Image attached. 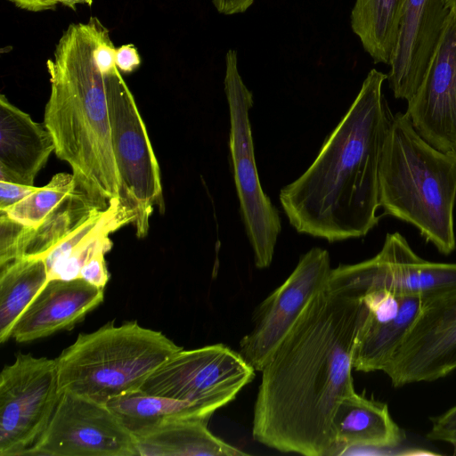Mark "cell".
I'll return each mask as SVG.
<instances>
[{"mask_svg":"<svg viewBox=\"0 0 456 456\" xmlns=\"http://www.w3.org/2000/svg\"><path fill=\"white\" fill-rule=\"evenodd\" d=\"M366 315L361 297L328 284L312 298L261 370L256 441L281 452L331 455L336 409L355 391L353 355Z\"/></svg>","mask_w":456,"mask_h":456,"instance_id":"6da1fadb","label":"cell"},{"mask_svg":"<svg viewBox=\"0 0 456 456\" xmlns=\"http://www.w3.org/2000/svg\"><path fill=\"white\" fill-rule=\"evenodd\" d=\"M387 74L372 69L317 157L280 191L299 233L335 242L366 235L378 224L379 165L393 114L382 93Z\"/></svg>","mask_w":456,"mask_h":456,"instance_id":"7a4b0ae2","label":"cell"},{"mask_svg":"<svg viewBox=\"0 0 456 456\" xmlns=\"http://www.w3.org/2000/svg\"><path fill=\"white\" fill-rule=\"evenodd\" d=\"M116 50L109 29L92 16L69 24L46 61L51 91L44 124L56 156L72 169L75 191L101 209L120 198L106 86Z\"/></svg>","mask_w":456,"mask_h":456,"instance_id":"3957f363","label":"cell"},{"mask_svg":"<svg viewBox=\"0 0 456 456\" xmlns=\"http://www.w3.org/2000/svg\"><path fill=\"white\" fill-rule=\"evenodd\" d=\"M379 207L415 226L437 250L456 248V154L427 142L405 113L393 115L379 173Z\"/></svg>","mask_w":456,"mask_h":456,"instance_id":"277c9868","label":"cell"},{"mask_svg":"<svg viewBox=\"0 0 456 456\" xmlns=\"http://www.w3.org/2000/svg\"><path fill=\"white\" fill-rule=\"evenodd\" d=\"M183 349L162 332L136 321L110 322L80 333L55 358L61 392L68 391L106 404L139 390L146 379Z\"/></svg>","mask_w":456,"mask_h":456,"instance_id":"5b68a950","label":"cell"},{"mask_svg":"<svg viewBox=\"0 0 456 456\" xmlns=\"http://www.w3.org/2000/svg\"><path fill=\"white\" fill-rule=\"evenodd\" d=\"M113 152L120 177V205L136 236L144 238L154 207L164 209L159 166L134 97L114 64L106 72Z\"/></svg>","mask_w":456,"mask_h":456,"instance_id":"8992f818","label":"cell"},{"mask_svg":"<svg viewBox=\"0 0 456 456\" xmlns=\"http://www.w3.org/2000/svg\"><path fill=\"white\" fill-rule=\"evenodd\" d=\"M224 92L229 107V146L240 211L255 265L264 269L273 261L281 224L279 212L264 192L258 177L248 115L253 106V94L240 75L234 50H229L225 57Z\"/></svg>","mask_w":456,"mask_h":456,"instance_id":"52a82bcc","label":"cell"},{"mask_svg":"<svg viewBox=\"0 0 456 456\" xmlns=\"http://www.w3.org/2000/svg\"><path fill=\"white\" fill-rule=\"evenodd\" d=\"M255 371L239 352L224 344L183 348L159 366L140 390L190 403L211 417L254 379Z\"/></svg>","mask_w":456,"mask_h":456,"instance_id":"ba28073f","label":"cell"},{"mask_svg":"<svg viewBox=\"0 0 456 456\" xmlns=\"http://www.w3.org/2000/svg\"><path fill=\"white\" fill-rule=\"evenodd\" d=\"M55 359L20 353L0 374V456H24L60 400Z\"/></svg>","mask_w":456,"mask_h":456,"instance_id":"9c48e42d","label":"cell"},{"mask_svg":"<svg viewBox=\"0 0 456 456\" xmlns=\"http://www.w3.org/2000/svg\"><path fill=\"white\" fill-rule=\"evenodd\" d=\"M328 285L358 297L383 289L428 300L456 291V264L427 261L402 234L393 232L375 256L332 269Z\"/></svg>","mask_w":456,"mask_h":456,"instance_id":"30bf717a","label":"cell"},{"mask_svg":"<svg viewBox=\"0 0 456 456\" xmlns=\"http://www.w3.org/2000/svg\"><path fill=\"white\" fill-rule=\"evenodd\" d=\"M24 456H137L133 435L104 403L61 392L51 419Z\"/></svg>","mask_w":456,"mask_h":456,"instance_id":"8fae6325","label":"cell"},{"mask_svg":"<svg viewBox=\"0 0 456 456\" xmlns=\"http://www.w3.org/2000/svg\"><path fill=\"white\" fill-rule=\"evenodd\" d=\"M332 268L329 252L313 248L301 256L287 280L253 313L251 330L240 341L239 353L261 371L312 298L323 289Z\"/></svg>","mask_w":456,"mask_h":456,"instance_id":"7c38bea8","label":"cell"},{"mask_svg":"<svg viewBox=\"0 0 456 456\" xmlns=\"http://www.w3.org/2000/svg\"><path fill=\"white\" fill-rule=\"evenodd\" d=\"M456 370V291L428 300L384 369L399 387Z\"/></svg>","mask_w":456,"mask_h":456,"instance_id":"4fadbf2b","label":"cell"},{"mask_svg":"<svg viewBox=\"0 0 456 456\" xmlns=\"http://www.w3.org/2000/svg\"><path fill=\"white\" fill-rule=\"evenodd\" d=\"M405 114L436 149L456 154V11L450 10L423 79Z\"/></svg>","mask_w":456,"mask_h":456,"instance_id":"5bb4252c","label":"cell"},{"mask_svg":"<svg viewBox=\"0 0 456 456\" xmlns=\"http://www.w3.org/2000/svg\"><path fill=\"white\" fill-rule=\"evenodd\" d=\"M449 12L444 0H406L387 74L395 98L408 102L416 93Z\"/></svg>","mask_w":456,"mask_h":456,"instance_id":"9a60e30c","label":"cell"},{"mask_svg":"<svg viewBox=\"0 0 456 456\" xmlns=\"http://www.w3.org/2000/svg\"><path fill=\"white\" fill-rule=\"evenodd\" d=\"M367 315L359 330L353 368L359 371H383L403 337L429 299L374 289L360 296Z\"/></svg>","mask_w":456,"mask_h":456,"instance_id":"2e32d148","label":"cell"},{"mask_svg":"<svg viewBox=\"0 0 456 456\" xmlns=\"http://www.w3.org/2000/svg\"><path fill=\"white\" fill-rule=\"evenodd\" d=\"M103 289L83 279L49 280L14 326L12 338L31 342L69 330L103 301Z\"/></svg>","mask_w":456,"mask_h":456,"instance_id":"e0dca14e","label":"cell"},{"mask_svg":"<svg viewBox=\"0 0 456 456\" xmlns=\"http://www.w3.org/2000/svg\"><path fill=\"white\" fill-rule=\"evenodd\" d=\"M54 150L45 124L35 122L1 94L0 181L34 185Z\"/></svg>","mask_w":456,"mask_h":456,"instance_id":"ac0fdd59","label":"cell"},{"mask_svg":"<svg viewBox=\"0 0 456 456\" xmlns=\"http://www.w3.org/2000/svg\"><path fill=\"white\" fill-rule=\"evenodd\" d=\"M332 432L330 456L356 454L360 450L393 449L404 440L387 405L355 391L345 396L337 407Z\"/></svg>","mask_w":456,"mask_h":456,"instance_id":"d6986e66","label":"cell"},{"mask_svg":"<svg viewBox=\"0 0 456 456\" xmlns=\"http://www.w3.org/2000/svg\"><path fill=\"white\" fill-rule=\"evenodd\" d=\"M98 209L74 191L36 227H25L0 213V265L20 257L43 258Z\"/></svg>","mask_w":456,"mask_h":456,"instance_id":"ffe728a7","label":"cell"},{"mask_svg":"<svg viewBox=\"0 0 456 456\" xmlns=\"http://www.w3.org/2000/svg\"><path fill=\"white\" fill-rule=\"evenodd\" d=\"M208 420L183 419L168 421L134 436L140 456H240L245 452L213 435Z\"/></svg>","mask_w":456,"mask_h":456,"instance_id":"44dd1931","label":"cell"},{"mask_svg":"<svg viewBox=\"0 0 456 456\" xmlns=\"http://www.w3.org/2000/svg\"><path fill=\"white\" fill-rule=\"evenodd\" d=\"M48 281L41 257H20L0 265L1 343L12 338L18 320Z\"/></svg>","mask_w":456,"mask_h":456,"instance_id":"7402d4cb","label":"cell"},{"mask_svg":"<svg viewBox=\"0 0 456 456\" xmlns=\"http://www.w3.org/2000/svg\"><path fill=\"white\" fill-rule=\"evenodd\" d=\"M406 0H355L351 27L375 63L389 65Z\"/></svg>","mask_w":456,"mask_h":456,"instance_id":"603a6c76","label":"cell"},{"mask_svg":"<svg viewBox=\"0 0 456 456\" xmlns=\"http://www.w3.org/2000/svg\"><path fill=\"white\" fill-rule=\"evenodd\" d=\"M106 405L133 436L168 421L210 419L190 403L149 395L140 389L115 397Z\"/></svg>","mask_w":456,"mask_h":456,"instance_id":"cb8c5ba5","label":"cell"},{"mask_svg":"<svg viewBox=\"0 0 456 456\" xmlns=\"http://www.w3.org/2000/svg\"><path fill=\"white\" fill-rule=\"evenodd\" d=\"M75 187L72 174L58 173L46 185L0 212L25 227H36L74 192Z\"/></svg>","mask_w":456,"mask_h":456,"instance_id":"d4e9b609","label":"cell"},{"mask_svg":"<svg viewBox=\"0 0 456 456\" xmlns=\"http://www.w3.org/2000/svg\"><path fill=\"white\" fill-rule=\"evenodd\" d=\"M432 426L427 437L449 444L456 452V405L444 413L431 418Z\"/></svg>","mask_w":456,"mask_h":456,"instance_id":"484cf974","label":"cell"},{"mask_svg":"<svg viewBox=\"0 0 456 456\" xmlns=\"http://www.w3.org/2000/svg\"><path fill=\"white\" fill-rule=\"evenodd\" d=\"M106 253L101 251L95 254L84 265L79 273L80 279L102 289L110 280V273L104 257Z\"/></svg>","mask_w":456,"mask_h":456,"instance_id":"4316f807","label":"cell"},{"mask_svg":"<svg viewBox=\"0 0 456 456\" xmlns=\"http://www.w3.org/2000/svg\"><path fill=\"white\" fill-rule=\"evenodd\" d=\"M37 188L34 185L0 181V210L16 204Z\"/></svg>","mask_w":456,"mask_h":456,"instance_id":"83f0119b","label":"cell"},{"mask_svg":"<svg viewBox=\"0 0 456 456\" xmlns=\"http://www.w3.org/2000/svg\"><path fill=\"white\" fill-rule=\"evenodd\" d=\"M115 61L118 69L123 73H131L141 64V57L133 44H126L117 48Z\"/></svg>","mask_w":456,"mask_h":456,"instance_id":"f1b7e54d","label":"cell"},{"mask_svg":"<svg viewBox=\"0 0 456 456\" xmlns=\"http://www.w3.org/2000/svg\"><path fill=\"white\" fill-rule=\"evenodd\" d=\"M216 9L222 14L232 15L246 12L254 0H212Z\"/></svg>","mask_w":456,"mask_h":456,"instance_id":"f546056e","label":"cell"},{"mask_svg":"<svg viewBox=\"0 0 456 456\" xmlns=\"http://www.w3.org/2000/svg\"><path fill=\"white\" fill-rule=\"evenodd\" d=\"M16 7L30 12H42L46 10H53L54 5L50 0H9Z\"/></svg>","mask_w":456,"mask_h":456,"instance_id":"4dcf8cb0","label":"cell"},{"mask_svg":"<svg viewBox=\"0 0 456 456\" xmlns=\"http://www.w3.org/2000/svg\"><path fill=\"white\" fill-rule=\"evenodd\" d=\"M54 5L61 4L71 10H76L77 4H86L88 7H91L94 0H50Z\"/></svg>","mask_w":456,"mask_h":456,"instance_id":"1f68e13d","label":"cell"},{"mask_svg":"<svg viewBox=\"0 0 456 456\" xmlns=\"http://www.w3.org/2000/svg\"><path fill=\"white\" fill-rule=\"evenodd\" d=\"M444 3L449 10L456 11V0H444Z\"/></svg>","mask_w":456,"mask_h":456,"instance_id":"d6a6232c","label":"cell"}]
</instances>
